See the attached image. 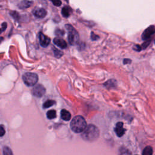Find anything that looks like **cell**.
Segmentation results:
<instances>
[{"label": "cell", "mask_w": 155, "mask_h": 155, "mask_svg": "<svg viewBox=\"0 0 155 155\" xmlns=\"http://www.w3.org/2000/svg\"><path fill=\"white\" fill-rule=\"evenodd\" d=\"M99 136V130L98 128L93 124L87 126L85 130L82 132L81 136L86 141L93 142L97 139Z\"/></svg>", "instance_id": "6da1fadb"}, {"label": "cell", "mask_w": 155, "mask_h": 155, "mask_svg": "<svg viewBox=\"0 0 155 155\" xmlns=\"http://www.w3.org/2000/svg\"><path fill=\"white\" fill-rule=\"evenodd\" d=\"M71 129L76 133L83 132L87 127V122L81 116H75L70 123Z\"/></svg>", "instance_id": "7a4b0ae2"}, {"label": "cell", "mask_w": 155, "mask_h": 155, "mask_svg": "<svg viewBox=\"0 0 155 155\" xmlns=\"http://www.w3.org/2000/svg\"><path fill=\"white\" fill-rule=\"evenodd\" d=\"M65 27L68 31V41L70 44L71 45L77 44L79 42V37L76 30L70 24H66Z\"/></svg>", "instance_id": "3957f363"}, {"label": "cell", "mask_w": 155, "mask_h": 155, "mask_svg": "<svg viewBox=\"0 0 155 155\" xmlns=\"http://www.w3.org/2000/svg\"><path fill=\"white\" fill-rule=\"evenodd\" d=\"M22 80L26 85L31 87L37 83L38 81V76L36 73L27 72L22 75Z\"/></svg>", "instance_id": "277c9868"}, {"label": "cell", "mask_w": 155, "mask_h": 155, "mask_svg": "<svg viewBox=\"0 0 155 155\" xmlns=\"http://www.w3.org/2000/svg\"><path fill=\"white\" fill-rule=\"evenodd\" d=\"M31 93L33 94V96L38 97H41L45 93V87L41 85V84H38L36 85L32 89Z\"/></svg>", "instance_id": "5b68a950"}, {"label": "cell", "mask_w": 155, "mask_h": 155, "mask_svg": "<svg viewBox=\"0 0 155 155\" xmlns=\"http://www.w3.org/2000/svg\"><path fill=\"white\" fill-rule=\"evenodd\" d=\"M155 33V27L154 25L149 26L147 28L142 34V39L143 41H146L150 38Z\"/></svg>", "instance_id": "8992f818"}, {"label": "cell", "mask_w": 155, "mask_h": 155, "mask_svg": "<svg viewBox=\"0 0 155 155\" xmlns=\"http://www.w3.org/2000/svg\"><path fill=\"white\" fill-rule=\"evenodd\" d=\"M39 40L40 45L43 47H47L50 43V38L44 35L42 33H39Z\"/></svg>", "instance_id": "52a82bcc"}, {"label": "cell", "mask_w": 155, "mask_h": 155, "mask_svg": "<svg viewBox=\"0 0 155 155\" xmlns=\"http://www.w3.org/2000/svg\"><path fill=\"white\" fill-rule=\"evenodd\" d=\"M33 14L38 18H44L47 15V12L43 8H35L33 11Z\"/></svg>", "instance_id": "ba28073f"}, {"label": "cell", "mask_w": 155, "mask_h": 155, "mask_svg": "<svg viewBox=\"0 0 155 155\" xmlns=\"http://www.w3.org/2000/svg\"><path fill=\"white\" fill-rule=\"evenodd\" d=\"M123 125H124V124L121 122H117L116 125V127L114 128V131L118 137H122L125 133V130L124 128Z\"/></svg>", "instance_id": "9c48e42d"}, {"label": "cell", "mask_w": 155, "mask_h": 155, "mask_svg": "<svg viewBox=\"0 0 155 155\" xmlns=\"http://www.w3.org/2000/svg\"><path fill=\"white\" fill-rule=\"evenodd\" d=\"M53 43L62 49H65L67 47V44L66 41L64 39H63L61 38H59V37H56V38H54Z\"/></svg>", "instance_id": "30bf717a"}, {"label": "cell", "mask_w": 155, "mask_h": 155, "mask_svg": "<svg viewBox=\"0 0 155 155\" xmlns=\"http://www.w3.org/2000/svg\"><path fill=\"white\" fill-rule=\"evenodd\" d=\"M32 1L28 0H22L18 4V6L20 9H25L30 7L32 4Z\"/></svg>", "instance_id": "8fae6325"}, {"label": "cell", "mask_w": 155, "mask_h": 155, "mask_svg": "<svg viewBox=\"0 0 155 155\" xmlns=\"http://www.w3.org/2000/svg\"><path fill=\"white\" fill-rule=\"evenodd\" d=\"M71 13H72V8L68 5H65L62 8L61 13L64 18L69 17L70 15L71 14Z\"/></svg>", "instance_id": "7c38bea8"}, {"label": "cell", "mask_w": 155, "mask_h": 155, "mask_svg": "<svg viewBox=\"0 0 155 155\" xmlns=\"http://www.w3.org/2000/svg\"><path fill=\"white\" fill-rule=\"evenodd\" d=\"M61 118L66 121H68L71 118V114L70 112L65 109H62L61 111Z\"/></svg>", "instance_id": "4fadbf2b"}, {"label": "cell", "mask_w": 155, "mask_h": 155, "mask_svg": "<svg viewBox=\"0 0 155 155\" xmlns=\"http://www.w3.org/2000/svg\"><path fill=\"white\" fill-rule=\"evenodd\" d=\"M116 85V81L114 79H110L104 83V86L107 88H113Z\"/></svg>", "instance_id": "5bb4252c"}, {"label": "cell", "mask_w": 155, "mask_h": 155, "mask_svg": "<svg viewBox=\"0 0 155 155\" xmlns=\"http://www.w3.org/2000/svg\"><path fill=\"white\" fill-rule=\"evenodd\" d=\"M153 154V148L150 146L146 147L142 152V155H152Z\"/></svg>", "instance_id": "9a60e30c"}, {"label": "cell", "mask_w": 155, "mask_h": 155, "mask_svg": "<svg viewBox=\"0 0 155 155\" xmlns=\"http://www.w3.org/2000/svg\"><path fill=\"white\" fill-rule=\"evenodd\" d=\"M56 104V102L54 100H47V101H45L44 104H43V108H49L51 106H53V105H54Z\"/></svg>", "instance_id": "2e32d148"}, {"label": "cell", "mask_w": 155, "mask_h": 155, "mask_svg": "<svg viewBox=\"0 0 155 155\" xmlns=\"http://www.w3.org/2000/svg\"><path fill=\"white\" fill-rule=\"evenodd\" d=\"M47 116L48 119H52L56 117V112L54 110H51L47 111Z\"/></svg>", "instance_id": "e0dca14e"}, {"label": "cell", "mask_w": 155, "mask_h": 155, "mask_svg": "<svg viewBox=\"0 0 155 155\" xmlns=\"http://www.w3.org/2000/svg\"><path fill=\"white\" fill-rule=\"evenodd\" d=\"M52 48H53V50L54 55V56H55L56 58H59L62 57V56L63 54H64L62 51H61V50H58V49H57V48H54V47H53Z\"/></svg>", "instance_id": "ac0fdd59"}, {"label": "cell", "mask_w": 155, "mask_h": 155, "mask_svg": "<svg viewBox=\"0 0 155 155\" xmlns=\"http://www.w3.org/2000/svg\"><path fill=\"white\" fill-rule=\"evenodd\" d=\"M10 15L13 17V18L16 21H19L20 19V15L19 14L16 12V11H12L10 12Z\"/></svg>", "instance_id": "d6986e66"}, {"label": "cell", "mask_w": 155, "mask_h": 155, "mask_svg": "<svg viewBox=\"0 0 155 155\" xmlns=\"http://www.w3.org/2000/svg\"><path fill=\"white\" fill-rule=\"evenodd\" d=\"M3 154L4 155H13L12 151L8 147H4L3 148Z\"/></svg>", "instance_id": "ffe728a7"}, {"label": "cell", "mask_w": 155, "mask_h": 155, "mask_svg": "<svg viewBox=\"0 0 155 155\" xmlns=\"http://www.w3.org/2000/svg\"><path fill=\"white\" fill-rule=\"evenodd\" d=\"M1 28H0V34L2 33L3 31H4L7 27V24L5 22H4L1 25Z\"/></svg>", "instance_id": "44dd1931"}, {"label": "cell", "mask_w": 155, "mask_h": 155, "mask_svg": "<svg viewBox=\"0 0 155 155\" xmlns=\"http://www.w3.org/2000/svg\"><path fill=\"white\" fill-rule=\"evenodd\" d=\"M55 34L58 36H62L64 35V31L62 30H60V29H56L55 30Z\"/></svg>", "instance_id": "7402d4cb"}, {"label": "cell", "mask_w": 155, "mask_h": 155, "mask_svg": "<svg viewBox=\"0 0 155 155\" xmlns=\"http://www.w3.org/2000/svg\"><path fill=\"white\" fill-rule=\"evenodd\" d=\"M5 133V130L3 125H0V137L3 136Z\"/></svg>", "instance_id": "603a6c76"}, {"label": "cell", "mask_w": 155, "mask_h": 155, "mask_svg": "<svg viewBox=\"0 0 155 155\" xmlns=\"http://www.w3.org/2000/svg\"><path fill=\"white\" fill-rule=\"evenodd\" d=\"M53 4V5H54L55 6L59 7L62 4V2L61 1V0H51Z\"/></svg>", "instance_id": "cb8c5ba5"}, {"label": "cell", "mask_w": 155, "mask_h": 155, "mask_svg": "<svg viewBox=\"0 0 155 155\" xmlns=\"http://www.w3.org/2000/svg\"><path fill=\"white\" fill-rule=\"evenodd\" d=\"M99 38V37L96 35L93 32H91V39L93 40V41H96L97 39H98Z\"/></svg>", "instance_id": "d4e9b609"}, {"label": "cell", "mask_w": 155, "mask_h": 155, "mask_svg": "<svg viewBox=\"0 0 155 155\" xmlns=\"http://www.w3.org/2000/svg\"><path fill=\"white\" fill-rule=\"evenodd\" d=\"M150 42H151V41H150V40L144 42L143 43V44L142 45V47H142L143 49H145V48H147V47L149 45V44H150Z\"/></svg>", "instance_id": "484cf974"}, {"label": "cell", "mask_w": 155, "mask_h": 155, "mask_svg": "<svg viewBox=\"0 0 155 155\" xmlns=\"http://www.w3.org/2000/svg\"><path fill=\"white\" fill-rule=\"evenodd\" d=\"M133 49H134L135 51H140L141 50V49H142V47H141L140 45H134V47H133Z\"/></svg>", "instance_id": "4316f807"}, {"label": "cell", "mask_w": 155, "mask_h": 155, "mask_svg": "<svg viewBox=\"0 0 155 155\" xmlns=\"http://www.w3.org/2000/svg\"><path fill=\"white\" fill-rule=\"evenodd\" d=\"M131 62V60L130 59H124V61H123V63L124 64H130Z\"/></svg>", "instance_id": "83f0119b"}, {"label": "cell", "mask_w": 155, "mask_h": 155, "mask_svg": "<svg viewBox=\"0 0 155 155\" xmlns=\"http://www.w3.org/2000/svg\"><path fill=\"white\" fill-rule=\"evenodd\" d=\"M4 39V38L2 37H0V43L2 41V40Z\"/></svg>", "instance_id": "f1b7e54d"}, {"label": "cell", "mask_w": 155, "mask_h": 155, "mask_svg": "<svg viewBox=\"0 0 155 155\" xmlns=\"http://www.w3.org/2000/svg\"><path fill=\"white\" fill-rule=\"evenodd\" d=\"M67 1H68V0H67Z\"/></svg>", "instance_id": "f546056e"}]
</instances>
